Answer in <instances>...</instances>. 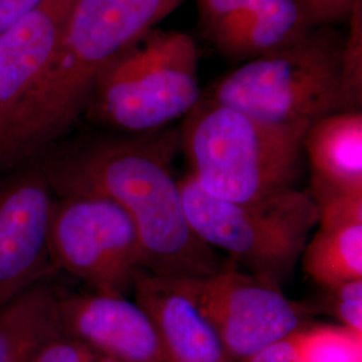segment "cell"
<instances>
[{
  "label": "cell",
  "instance_id": "cell-1",
  "mask_svg": "<svg viewBox=\"0 0 362 362\" xmlns=\"http://www.w3.org/2000/svg\"><path fill=\"white\" fill-rule=\"evenodd\" d=\"M157 132L90 139L38 158L55 196H101L129 215L146 272L168 278L219 272L226 260L192 231L172 172L179 134Z\"/></svg>",
  "mask_w": 362,
  "mask_h": 362
},
{
  "label": "cell",
  "instance_id": "cell-2",
  "mask_svg": "<svg viewBox=\"0 0 362 362\" xmlns=\"http://www.w3.org/2000/svg\"><path fill=\"white\" fill-rule=\"evenodd\" d=\"M185 0H73L52 58L0 146V175L55 146L117 55Z\"/></svg>",
  "mask_w": 362,
  "mask_h": 362
},
{
  "label": "cell",
  "instance_id": "cell-3",
  "mask_svg": "<svg viewBox=\"0 0 362 362\" xmlns=\"http://www.w3.org/2000/svg\"><path fill=\"white\" fill-rule=\"evenodd\" d=\"M310 124H275L202 97L179 143L196 184L216 199L248 203L296 188Z\"/></svg>",
  "mask_w": 362,
  "mask_h": 362
},
{
  "label": "cell",
  "instance_id": "cell-4",
  "mask_svg": "<svg viewBox=\"0 0 362 362\" xmlns=\"http://www.w3.org/2000/svg\"><path fill=\"white\" fill-rule=\"evenodd\" d=\"M202 97L194 38L153 28L101 71L83 115L124 134H145L187 116Z\"/></svg>",
  "mask_w": 362,
  "mask_h": 362
},
{
  "label": "cell",
  "instance_id": "cell-5",
  "mask_svg": "<svg viewBox=\"0 0 362 362\" xmlns=\"http://www.w3.org/2000/svg\"><path fill=\"white\" fill-rule=\"evenodd\" d=\"M187 219L199 239L239 269L282 288L300 260L320 207L297 188L235 203L206 194L191 175L179 180Z\"/></svg>",
  "mask_w": 362,
  "mask_h": 362
},
{
  "label": "cell",
  "instance_id": "cell-6",
  "mask_svg": "<svg viewBox=\"0 0 362 362\" xmlns=\"http://www.w3.org/2000/svg\"><path fill=\"white\" fill-rule=\"evenodd\" d=\"M342 49L344 40L329 27L308 28L221 78L207 98L275 124H311L349 112L342 89Z\"/></svg>",
  "mask_w": 362,
  "mask_h": 362
},
{
  "label": "cell",
  "instance_id": "cell-7",
  "mask_svg": "<svg viewBox=\"0 0 362 362\" xmlns=\"http://www.w3.org/2000/svg\"><path fill=\"white\" fill-rule=\"evenodd\" d=\"M49 255L54 272H67L91 291L133 294L146 258L129 215L95 194L55 196L49 227Z\"/></svg>",
  "mask_w": 362,
  "mask_h": 362
},
{
  "label": "cell",
  "instance_id": "cell-8",
  "mask_svg": "<svg viewBox=\"0 0 362 362\" xmlns=\"http://www.w3.org/2000/svg\"><path fill=\"white\" fill-rule=\"evenodd\" d=\"M219 338L230 362H243L274 341L306 326L311 305L239 269L228 259L219 272L176 278Z\"/></svg>",
  "mask_w": 362,
  "mask_h": 362
},
{
  "label": "cell",
  "instance_id": "cell-9",
  "mask_svg": "<svg viewBox=\"0 0 362 362\" xmlns=\"http://www.w3.org/2000/svg\"><path fill=\"white\" fill-rule=\"evenodd\" d=\"M54 199L39 158L0 175V306L52 278Z\"/></svg>",
  "mask_w": 362,
  "mask_h": 362
},
{
  "label": "cell",
  "instance_id": "cell-10",
  "mask_svg": "<svg viewBox=\"0 0 362 362\" xmlns=\"http://www.w3.org/2000/svg\"><path fill=\"white\" fill-rule=\"evenodd\" d=\"M62 334L119 362H168L149 315L128 297L59 294Z\"/></svg>",
  "mask_w": 362,
  "mask_h": 362
},
{
  "label": "cell",
  "instance_id": "cell-11",
  "mask_svg": "<svg viewBox=\"0 0 362 362\" xmlns=\"http://www.w3.org/2000/svg\"><path fill=\"white\" fill-rule=\"evenodd\" d=\"M73 0H42L0 34V146L52 58Z\"/></svg>",
  "mask_w": 362,
  "mask_h": 362
},
{
  "label": "cell",
  "instance_id": "cell-12",
  "mask_svg": "<svg viewBox=\"0 0 362 362\" xmlns=\"http://www.w3.org/2000/svg\"><path fill=\"white\" fill-rule=\"evenodd\" d=\"M134 302L155 325L168 362H230L211 325L176 278L140 272Z\"/></svg>",
  "mask_w": 362,
  "mask_h": 362
},
{
  "label": "cell",
  "instance_id": "cell-13",
  "mask_svg": "<svg viewBox=\"0 0 362 362\" xmlns=\"http://www.w3.org/2000/svg\"><path fill=\"white\" fill-rule=\"evenodd\" d=\"M303 153L310 167L309 194L317 204L362 194L361 110L313 121L303 137Z\"/></svg>",
  "mask_w": 362,
  "mask_h": 362
},
{
  "label": "cell",
  "instance_id": "cell-14",
  "mask_svg": "<svg viewBox=\"0 0 362 362\" xmlns=\"http://www.w3.org/2000/svg\"><path fill=\"white\" fill-rule=\"evenodd\" d=\"M303 248L302 269L320 287L362 279V194L327 200Z\"/></svg>",
  "mask_w": 362,
  "mask_h": 362
},
{
  "label": "cell",
  "instance_id": "cell-15",
  "mask_svg": "<svg viewBox=\"0 0 362 362\" xmlns=\"http://www.w3.org/2000/svg\"><path fill=\"white\" fill-rule=\"evenodd\" d=\"M308 28L294 0H270L206 25L221 54L246 62L285 46Z\"/></svg>",
  "mask_w": 362,
  "mask_h": 362
},
{
  "label": "cell",
  "instance_id": "cell-16",
  "mask_svg": "<svg viewBox=\"0 0 362 362\" xmlns=\"http://www.w3.org/2000/svg\"><path fill=\"white\" fill-rule=\"evenodd\" d=\"M57 300L45 281L0 306V362H34L49 341L64 336Z\"/></svg>",
  "mask_w": 362,
  "mask_h": 362
},
{
  "label": "cell",
  "instance_id": "cell-17",
  "mask_svg": "<svg viewBox=\"0 0 362 362\" xmlns=\"http://www.w3.org/2000/svg\"><path fill=\"white\" fill-rule=\"evenodd\" d=\"M299 362H362V333L342 325H306Z\"/></svg>",
  "mask_w": 362,
  "mask_h": 362
},
{
  "label": "cell",
  "instance_id": "cell-18",
  "mask_svg": "<svg viewBox=\"0 0 362 362\" xmlns=\"http://www.w3.org/2000/svg\"><path fill=\"white\" fill-rule=\"evenodd\" d=\"M348 37L342 49V89L349 112L361 110L362 0H357L349 18Z\"/></svg>",
  "mask_w": 362,
  "mask_h": 362
},
{
  "label": "cell",
  "instance_id": "cell-19",
  "mask_svg": "<svg viewBox=\"0 0 362 362\" xmlns=\"http://www.w3.org/2000/svg\"><path fill=\"white\" fill-rule=\"evenodd\" d=\"M314 311L334 317L339 325L362 333V279L321 287Z\"/></svg>",
  "mask_w": 362,
  "mask_h": 362
},
{
  "label": "cell",
  "instance_id": "cell-20",
  "mask_svg": "<svg viewBox=\"0 0 362 362\" xmlns=\"http://www.w3.org/2000/svg\"><path fill=\"white\" fill-rule=\"evenodd\" d=\"M303 25L309 28L329 27L348 21L357 0H294Z\"/></svg>",
  "mask_w": 362,
  "mask_h": 362
},
{
  "label": "cell",
  "instance_id": "cell-21",
  "mask_svg": "<svg viewBox=\"0 0 362 362\" xmlns=\"http://www.w3.org/2000/svg\"><path fill=\"white\" fill-rule=\"evenodd\" d=\"M34 362H119L77 339L59 336L49 341L38 353Z\"/></svg>",
  "mask_w": 362,
  "mask_h": 362
},
{
  "label": "cell",
  "instance_id": "cell-22",
  "mask_svg": "<svg viewBox=\"0 0 362 362\" xmlns=\"http://www.w3.org/2000/svg\"><path fill=\"white\" fill-rule=\"evenodd\" d=\"M300 329L274 341L270 345L250 356L243 362H299Z\"/></svg>",
  "mask_w": 362,
  "mask_h": 362
},
{
  "label": "cell",
  "instance_id": "cell-23",
  "mask_svg": "<svg viewBox=\"0 0 362 362\" xmlns=\"http://www.w3.org/2000/svg\"><path fill=\"white\" fill-rule=\"evenodd\" d=\"M204 25L219 21L224 16L255 8L270 0H197Z\"/></svg>",
  "mask_w": 362,
  "mask_h": 362
},
{
  "label": "cell",
  "instance_id": "cell-24",
  "mask_svg": "<svg viewBox=\"0 0 362 362\" xmlns=\"http://www.w3.org/2000/svg\"><path fill=\"white\" fill-rule=\"evenodd\" d=\"M42 0H0V34L33 11Z\"/></svg>",
  "mask_w": 362,
  "mask_h": 362
}]
</instances>
